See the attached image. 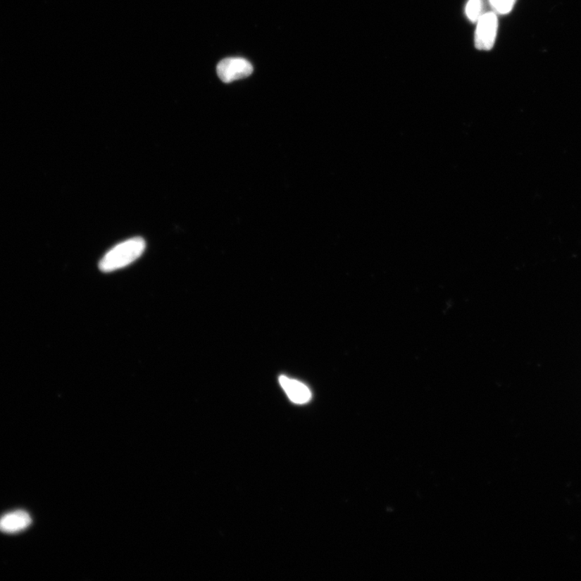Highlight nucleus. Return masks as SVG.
<instances>
[{"label": "nucleus", "instance_id": "4", "mask_svg": "<svg viewBox=\"0 0 581 581\" xmlns=\"http://www.w3.org/2000/svg\"><path fill=\"white\" fill-rule=\"evenodd\" d=\"M32 519L29 513L18 511L5 514L0 518V531L8 534L20 532L30 527Z\"/></svg>", "mask_w": 581, "mask_h": 581}, {"label": "nucleus", "instance_id": "1", "mask_svg": "<svg viewBox=\"0 0 581 581\" xmlns=\"http://www.w3.org/2000/svg\"><path fill=\"white\" fill-rule=\"evenodd\" d=\"M145 249L146 242L142 237L126 240L111 249L99 262V268L103 273L124 268L139 258Z\"/></svg>", "mask_w": 581, "mask_h": 581}, {"label": "nucleus", "instance_id": "6", "mask_svg": "<svg viewBox=\"0 0 581 581\" xmlns=\"http://www.w3.org/2000/svg\"><path fill=\"white\" fill-rule=\"evenodd\" d=\"M465 13L470 20L477 22L485 14L483 0H468Z\"/></svg>", "mask_w": 581, "mask_h": 581}, {"label": "nucleus", "instance_id": "5", "mask_svg": "<svg viewBox=\"0 0 581 581\" xmlns=\"http://www.w3.org/2000/svg\"><path fill=\"white\" fill-rule=\"evenodd\" d=\"M280 383L292 402L304 404L311 399V392L301 382L282 375Z\"/></svg>", "mask_w": 581, "mask_h": 581}, {"label": "nucleus", "instance_id": "7", "mask_svg": "<svg viewBox=\"0 0 581 581\" xmlns=\"http://www.w3.org/2000/svg\"><path fill=\"white\" fill-rule=\"evenodd\" d=\"M517 0H489L490 5L494 13L501 15L510 13L516 5Z\"/></svg>", "mask_w": 581, "mask_h": 581}, {"label": "nucleus", "instance_id": "2", "mask_svg": "<svg viewBox=\"0 0 581 581\" xmlns=\"http://www.w3.org/2000/svg\"><path fill=\"white\" fill-rule=\"evenodd\" d=\"M498 29L496 13H485L477 21L475 32V46L480 51H488L494 47Z\"/></svg>", "mask_w": 581, "mask_h": 581}, {"label": "nucleus", "instance_id": "3", "mask_svg": "<svg viewBox=\"0 0 581 581\" xmlns=\"http://www.w3.org/2000/svg\"><path fill=\"white\" fill-rule=\"evenodd\" d=\"M217 72L221 81L230 84L250 76L253 72V66L244 58H229L220 62Z\"/></svg>", "mask_w": 581, "mask_h": 581}]
</instances>
